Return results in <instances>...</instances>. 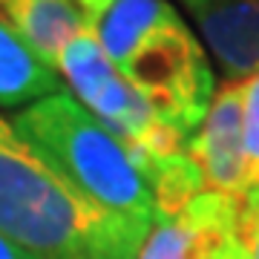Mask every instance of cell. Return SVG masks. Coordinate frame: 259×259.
Instances as JSON below:
<instances>
[{
	"label": "cell",
	"mask_w": 259,
	"mask_h": 259,
	"mask_svg": "<svg viewBox=\"0 0 259 259\" xmlns=\"http://www.w3.org/2000/svg\"><path fill=\"white\" fill-rule=\"evenodd\" d=\"M118 75L190 139L216 95L207 52L170 0H115L93 26Z\"/></svg>",
	"instance_id": "2"
},
{
	"label": "cell",
	"mask_w": 259,
	"mask_h": 259,
	"mask_svg": "<svg viewBox=\"0 0 259 259\" xmlns=\"http://www.w3.org/2000/svg\"><path fill=\"white\" fill-rule=\"evenodd\" d=\"M236 236H239V259H259V190L248 193L239 202Z\"/></svg>",
	"instance_id": "11"
},
{
	"label": "cell",
	"mask_w": 259,
	"mask_h": 259,
	"mask_svg": "<svg viewBox=\"0 0 259 259\" xmlns=\"http://www.w3.org/2000/svg\"><path fill=\"white\" fill-rule=\"evenodd\" d=\"M187 156L193 158L204 182V190L245 196V150H242V83L225 81L216 87L207 115L187 139Z\"/></svg>",
	"instance_id": "6"
},
{
	"label": "cell",
	"mask_w": 259,
	"mask_h": 259,
	"mask_svg": "<svg viewBox=\"0 0 259 259\" xmlns=\"http://www.w3.org/2000/svg\"><path fill=\"white\" fill-rule=\"evenodd\" d=\"M242 150H245V196L259 190V72L242 78ZM242 196V199H245Z\"/></svg>",
	"instance_id": "10"
},
{
	"label": "cell",
	"mask_w": 259,
	"mask_h": 259,
	"mask_svg": "<svg viewBox=\"0 0 259 259\" xmlns=\"http://www.w3.org/2000/svg\"><path fill=\"white\" fill-rule=\"evenodd\" d=\"M12 127L81 196L124 222L153 231L156 199L144 173L69 90L23 107Z\"/></svg>",
	"instance_id": "3"
},
{
	"label": "cell",
	"mask_w": 259,
	"mask_h": 259,
	"mask_svg": "<svg viewBox=\"0 0 259 259\" xmlns=\"http://www.w3.org/2000/svg\"><path fill=\"white\" fill-rule=\"evenodd\" d=\"M55 69L69 93H75V98L127 147L147 185L167 164L187 153V139L164 124L156 110L121 78L90 26L66 40Z\"/></svg>",
	"instance_id": "4"
},
{
	"label": "cell",
	"mask_w": 259,
	"mask_h": 259,
	"mask_svg": "<svg viewBox=\"0 0 259 259\" xmlns=\"http://www.w3.org/2000/svg\"><path fill=\"white\" fill-rule=\"evenodd\" d=\"M66 90L64 78L40 61L37 52L0 15V110L29 107Z\"/></svg>",
	"instance_id": "9"
},
{
	"label": "cell",
	"mask_w": 259,
	"mask_h": 259,
	"mask_svg": "<svg viewBox=\"0 0 259 259\" xmlns=\"http://www.w3.org/2000/svg\"><path fill=\"white\" fill-rule=\"evenodd\" d=\"M228 81L259 72V0H182Z\"/></svg>",
	"instance_id": "7"
},
{
	"label": "cell",
	"mask_w": 259,
	"mask_h": 259,
	"mask_svg": "<svg viewBox=\"0 0 259 259\" xmlns=\"http://www.w3.org/2000/svg\"><path fill=\"white\" fill-rule=\"evenodd\" d=\"M0 15L52 69L66 40L87 29L75 0H0Z\"/></svg>",
	"instance_id": "8"
},
{
	"label": "cell",
	"mask_w": 259,
	"mask_h": 259,
	"mask_svg": "<svg viewBox=\"0 0 259 259\" xmlns=\"http://www.w3.org/2000/svg\"><path fill=\"white\" fill-rule=\"evenodd\" d=\"M0 236L37 259H136L150 231L81 196L0 118Z\"/></svg>",
	"instance_id": "1"
},
{
	"label": "cell",
	"mask_w": 259,
	"mask_h": 259,
	"mask_svg": "<svg viewBox=\"0 0 259 259\" xmlns=\"http://www.w3.org/2000/svg\"><path fill=\"white\" fill-rule=\"evenodd\" d=\"M0 259H37V256L35 253H29L26 248L15 245V242L6 239V236H0Z\"/></svg>",
	"instance_id": "13"
},
{
	"label": "cell",
	"mask_w": 259,
	"mask_h": 259,
	"mask_svg": "<svg viewBox=\"0 0 259 259\" xmlns=\"http://www.w3.org/2000/svg\"><path fill=\"white\" fill-rule=\"evenodd\" d=\"M75 3H78V9H81L83 20H87V26L93 29L95 23L104 18V12L110 9L115 0H75Z\"/></svg>",
	"instance_id": "12"
},
{
	"label": "cell",
	"mask_w": 259,
	"mask_h": 259,
	"mask_svg": "<svg viewBox=\"0 0 259 259\" xmlns=\"http://www.w3.org/2000/svg\"><path fill=\"white\" fill-rule=\"evenodd\" d=\"M239 202L204 190L170 216H156L136 259H239Z\"/></svg>",
	"instance_id": "5"
}]
</instances>
